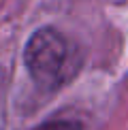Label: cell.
Segmentation results:
<instances>
[{"mask_svg":"<svg viewBox=\"0 0 128 130\" xmlns=\"http://www.w3.org/2000/svg\"><path fill=\"white\" fill-rule=\"evenodd\" d=\"M24 62L30 79L39 88L53 92L75 79L83 64V53L64 32L45 26L28 39Z\"/></svg>","mask_w":128,"mask_h":130,"instance_id":"cell-1","label":"cell"},{"mask_svg":"<svg viewBox=\"0 0 128 130\" xmlns=\"http://www.w3.org/2000/svg\"><path fill=\"white\" fill-rule=\"evenodd\" d=\"M32 130H83V126L77 120H49L45 124H39Z\"/></svg>","mask_w":128,"mask_h":130,"instance_id":"cell-2","label":"cell"},{"mask_svg":"<svg viewBox=\"0 0 128 130\" xmlns=\"http://www.w3.org/2000/svg\"><path fill=\"white\" fill-rule=\"evenodd\" d=\"M2 126H4V122H2V113H0V130H2Z\"/></svg>","mask_w":128,"mask_h":130,"instance_id":"cell-3","label":"cell"}]
</instances>
